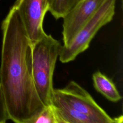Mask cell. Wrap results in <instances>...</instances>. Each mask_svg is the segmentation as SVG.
Listing matches in <instances>:
<instances>
[{"label": "cell", "mask_w": 123, "mask_h": 123, "mask_svg": "<svg viewBox=\"0 0 123 123\" xmlns=\"http://www.w3.org/2000/svg\"><path fill=\"white\" fill-rule=\"evenodd\" d=\"M8 120L9 116L0 86V123H5Z\"/></svg>", "instance_id": "cell-11"}, {"label": "cell", "mask_w": 123, "mask_h": 123, "mask_svg": "<svg viewBox=\"0 0 123 123\" xmlns=\"http://www.w3.org/2000/svg\"><path fill=\"white\" fill-rule=\"evenodd\" d=\"M1 29L0 86L9 119L16 123H29L45 106L37 92L31 74V44L14 6L2 21Z\"/></svg>", "instance_id": "cell-1"}, {"label": "cell", "mask_w": 123, "mask_h": 123, "mask_svg": "<svg viewBox=\"0 0 123 123\" xmlns=\"http://www.w3.org/2000/svg\"><path fill=\"white\" fill-rule=\"evenodd\" d=\"M92 79L96 90L109 100L116 102L122 99V96L112 81L101 72L97 71L94 73Z\"/></svg>", "instance_id": "cell-8"}, {"label": "cell", "mask_w": 123, "mask_h": 123, "mask_svg": "<svg viewBox=\"0 0 123 123\" xmlns=\"http://www.w3.org/2000/svg\"><path fill=\"white\" fill-rule=\"evenodd\" d=\"M82 0H50L48 11L56 19L63 18Z\"/></svg>", "instance_id": "cell-9"}, {"label": "cell", "mask_w": 123, "mask_h": 123, "mask_svg": "<svg viewBox=\"0 0 123 123\" xmlns=\"http://www.w3.org/2000/svg\"><path fill=\"white\" fill-rule=\"evenodd\" d=\"M30 55V68L33 81L45 106L51 104L53 76L62 45L51 35L46 34L33 45Z\"/></svg>", "instance_id": "cell-2"}, {"label": "cell", "mask_w": 123, "mask_h": 123, "mask_svg": "<svg viewBox=\"0 0 123 123\" xmlns=\"http://www.w3.org/2000/svg\"><path fill=\"white\" fill-rule=\"evenodd\" d=\"M50 2V0H16L13 5L20 14L31 45L46 34L43 23Z\"/></svg>", "instance_id": "cell-5"}, {"label": "cell", "mask_w": 123, "mask_h": 123, "mask_svg": "<svg viewBox=\"0 0 123 123\" xmlns=\"http://www.w3.org/2000/svg\"><path fill=\"white\" fill-rule=\"evenodd\" d=\"M29 123H61L54 106H45L29 122Z\"/></svg>", "instance_id": "cell-10"}, {"label": "cell", "mask_w": 123, "mask_h": 123, "mask_svg": "<svg viewBox=\"0 0 123 123\" xmlns=\"http://www.w3.org/2000/svg\"><path fill=\"white\" fill-rule=\"evenodd\" d=\"M53 93L72 108L86 115L95 123H120L123 116L111 118L95 101L89 93L74 81L61 89H54Z\"/></svg>", "instance_id": "cell-4"}, {"label": "cell", "mask_w": 123, "mask_h": 123, "mask_svg": "<svg viewBox=\"0 0 123 123\" xmlns=\"http://www.w3.org/2000/svg\"><path fill=\"white\" fill-rule=\"evenodd\" d=\"M105 0H82L63 18L64 46L69 45L83 25L91 18Z\"/></svg>", "instance_id": "cell-6"}, {"label": "cell", "mask_w": 123, "mask_h": 123, "mask_svg": "<svg viewBox=\"0 0 123 123\" xmlns=\"http://www.w3.org/2000/svg\"><path fill=\"white\" fill-rule=\"evenodd\" d=\"M116 0H105L79 31L71 43L67 46H62L59 56L61 62L65 63L74 60L89 47L91 40L98 31L112 20L115 14Z\"/></svg>", "instance_id": "cell-3"}, {"label": "cell", "mask_w": 123, "mask_h": 123, "mask_svg": "<svg viewBox=\"0 0 123 123\" xmlns=\"http://www.w3.org/2000/svg\"><path fill=\"white\" fill-rule=\"evenodd\" d=\"M51 104L56 110L61 123H95L89 117L72 108L53 92Z\"/></svg>", "instance_id": "cell-7"}]
</instances>
